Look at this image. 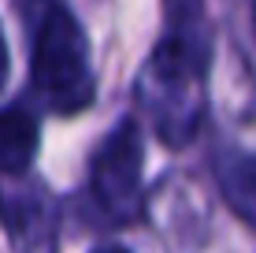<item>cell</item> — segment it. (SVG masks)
I'll list each match as a JSON object with an SVG mask.
<instances>
[{"label": "cell", "mask_w": 256, "mask_h": 253, "mask_svg": "<svg viewBox=\"0 0 256 253\" xmlns=\"http://www.w3.org/2000/svg\"><path fill=\"white\" fill-rule=\"evenodd\" d=\"M30 75L34 90L48 101V108L74 116L93 101V71H90V45L82 26L60 0H30Z\"/></svg>", "instance_id": "obj_1"}, {"label": "cell", "mask_w": 256, "mask_h": 253, "mask_svg": "<svg viewBox=\"0 0 256 253\" xmlns=\"http://www.w3.org/2000/svg\"><path fill=\"white\" fill-rule=\"evenodd\" d=\"M208 67V41H193L167 34L160 49L152 52L145 67L148 108H152L156 130L167 145L190 142V134L200 123V75Z\"/></svg>", "instance_id": "obj_2"}, {"label": "cell", "mask_w": 256, "mask_h": 253, "mask_svg": "<svg viewBox=\"0 0 256 253\" xmlns=\"http://www.w3.org/2000/svg\"><path fill=\"white\" fill-rule=\"evenodd\" d=\"M141 168H145L141 130L138 123L126 119L104 138V145L93 156V171H90L93 197L119 220H130L141 208Z\"/></svg>", "instance_id": "obj_3"}, {"label": "cell", "mask_w": 256, "mask_h": 253, "mask_svg": "<svg viewBox=\"0 0 256 253\" xmlns=\"http://www.w3.org/2000/svg\"><path fill=\"white\" fill-rule=\"evenodd\" d=\"M4 227L12 234L15 253H56V212H52L45 190H19L4 201Z\"/></svg>", "instance_id": "obj_4"}, {"label": "cell", "mask_w": 256, "mask_h": 253, "mask_svg": "<svg viewBox=\"0 0 256 253\" xmlns=\"http://www.w3.org/2000/svg\"><path fill=\"white\" fill-rule=\"evenodd\" d=\"M38 116L26 104H8L0 108V171L22 175L38 156Z\"/></svg>", "instance_id": "obj_5"}, {"label": "cell", "mask_w": 256, "mask_h": 253, "mask_svg": "<svg viewBox=\"0 0 256 253\" xmlns=\"http://www.w3.org/2000/svg\"><path fill=\"white\" fill-rule=\"evenodd\" d=\"M219 190L245 223H256V153H226L219 160Z\"/></svg>", "instance_id": "obj_6"}, {"label": "cell", "mask_w": 256, "mask_h": 253, "mask_svg": "<svg viewBox=\"0 0 256 253\" xmlns=\"http://www.w3.org/2000/svg\"><path fill=\"white\" fill-rule=\"evenodd\" d=\"M8 78V49H4V34H0V86Z\"/></svg>", "instance_id": "obj_7"}, {"label": "cell", "mask_w": 256, "mask_h": 253, "mask_svg": "<svg viewBox=\"0 0 256 253\" xmlns=\"http://www.w3.org/2000/svg\"><path fill=\"white\" fill-rule=\"evenodd\" d=\"M96 253H130V249H122V246H104V249H96Z\"/></svg>", "instance_id": "obj_8"}, {"label": "cell", "mask_w": 256, "mask_h": 253, "mask_svg": "<svg viewBox=\"0 0 256 253\" xmlns=\"http://www.w3.org/2000/svg\"><path fill=\"white\" fill-rule=\"evenodd\" d=\"M252 26H256V0H252Z\"/></svg>", "instance_id": "obj_9"}]
</instances>
